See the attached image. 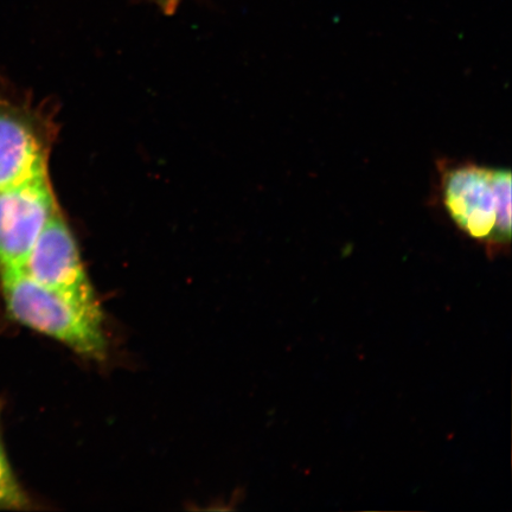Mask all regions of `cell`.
Instances as JSON below:
<instances>
[{
  "label": "cell",
  "instance_id": "obj_4",
  "mask_svg": "<svg viewBox=\"0 0 512 512\" xmlns=\"http://www.w3.org/2000/svg\"><path fill=\"white\" fill-rule=\"evenodd\" d=\"M56 127L29 106L0 105V190L48 176Z\"/></svg>",
  "mask_w": 512,
  "mask_h": 512
},
{
  "label": "cell",
  "instance_id": "obj_5",
  "mask_svg": "<svg viewBox=\"0 0 512 512\" xmlns=\"http://www.w3.org/2000/svg\"><path fill=\"white\" fill-rule=\"evenodd\" d=\"M59 214L48 176L0 190V271L22 270L38 236Z\"/></svg>",
  "mask_w": 512,
  "mask_h": 512
},
{
  "label": "cell",
  "instance_id": "obj_6",
  "mask_svg": "<svg viewBox=\"0 0 512 512\" xmlns=\"http://www.w3.org/2000/svg\"><path fill=\"white\" fill-rule=\"evenodd\" d=\"M28 499L19 486L0 438V508H23Z\"/></svg>",
  "mask_w": 512,
  "mask_h": 512
},
{
  "label": "cell",
  "instance_id": "obj_2",
  "mask_svg": "<svg viewBox=\"0 0 512 512\" xmlns=\"http://www.w3.org/2000/svg\"><path fill=\"white\" fill-rule=\"evenodd\" d=\"M0 280L6 309L16 322L55 339L88 360H104V319L37 283L23 270L0 271Z\"/></svg>",
  "mask_w": 512,
  "mask_h": 512
},
{
  "label": "cell",
  "instance_id": "obj_7",
  "mask_svg": "<svg viewBox=\"0 0 512 512\" xmlns=\"http://www.w3.org/2000/svg\"><path fill=\"white\" fill-rule=\"evenodd\" d=\"M166 14H174L182 0H153Z\"/></svg>",
  "mask_w": 512,
  "mask_h": 512
},
{
  "label": "cell",
  "instance_id": "obj_1",
  "mask_svg": "<svg viewBox=\"0 0 512 512\" xmlns=\"http://www.w3.org/2000/svg\"><path fill=\"white\" fill-rule=\"evenodd\" d=\"M438 197L448 219L490 258L511 246V171L448 158L437 160Z\"/></svg>",
  "mask_w": 512,
  "mask_h": 512
},
{
  "label": "cell",
  "instance_id": "obj_3",
  "mask_svg": "<svg viewBox=\"0 0 512 512\" xmlns=\"http://www.w3.org/2000/svg\"><path fill=\"white\" fill-rule=\"evenodd\" d=\"M22 270L30 278L104 319L98 296L83 267L78 245L61 214L38 236Z\"/></svg>",
  "mask_w": 512,
  "mask_h": 512
}]
</instances>
